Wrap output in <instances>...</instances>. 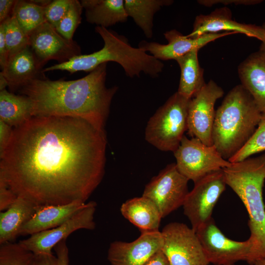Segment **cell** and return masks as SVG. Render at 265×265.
I'll list each match as a JSON object with an SVG mask.
<instances>
[{
    "label": "cell",
    "instance_id": "1",
    "mask_svg": "<svg viewBox=\"0 0 265 265\" xmlns=\"http://www.w3.org/2000/svg\"><path fill=\"white\" fill-rule=\"evenodd\" d=\"M106 144L82 119L33 116L13 129L0 183L37 207L85 203L104 176Z\"/></svg>",
    "mask_w": 265,
    "mask_h": 265
},
{
    "label": "cell",
    "instance_id": "2",
    "mask_svg": "<svg viewBox=\"0 0 265 265\" xmlns=\"http://www.w3.org/2000/svg\"><path fill=\"white\" fill-rule=\"evenodd\" d=\"M107 63L75 80L37 78L21 87V95L33 105V116H59L82 119L105 132L112 99L118 87L106 85Z\"/></svg>",
    "mask_w": 265,
    "mask_h": 265
},
{
    "label": "cell",
    "instance_id": "3",
    "mask_svg": "<svg viewBox=\"0 0 265 265\" xmlns=\"http://www.w3.org/2000/svg\"><path fill=\"white\" fill-rule=\"evenodd\" d=\"M226 185L245 206L249 219L248 238L252 249L247 263L265 259V206L263 189L265 181V153L232 163L223 168Z\"/></svg>",
    "mask_w": 265,
    "mask_h": 265
},
{
    "label": "cell",
    "instance_id": "4",
    "mask_svg": "<svg viewBox=\"0 0 265 265\" xmlns=\"http://www.w3.org/2000/svg\"><path fill=\"white\" fill-rule=\"evenodd\" d=\"M95 31L104 41L102 49L47 67L42 70V73L58 70L71 74L79 71L90 72L100 65L109 61L120 64L126 75L132 78L139 77L141 73L155 78L162 71L164 64L160 60L138 47H132L124 36L100 26H96Z\"/></svg>",
    "mask_w": 265,
    "mask_h": 265
},
{
    "label": "cell",
    "instance_id": "5",
    "mask_svg": "<svg viewBox=\"0 0 265 265\" xmlns=\"http://www.w3.org/2000/svg\"><path fill=\"white\" fill-rule=\"evenodd\" d=\"M262 112L241 84L233 88L215 111L213 144L226 160L248 141L260 122Z\"/></svg>",
    "mask_w": 265,
    "mask_h": 265
},
{
    "label": "cell",
    "instance_id": "6",
    "mask_svg": "<svg viewBox=\"0 0 265 265\" xmlns=\"http://www.w3.org/2000/svg\"><path fill=\"white\" fill-rule=\"evenodd\" d=\"M190 100L178 92L170 96L149 119L145 140L160 151L174 152L187 130Z\"/></svg>",
    "mask_w": 265,
    "mask_h": 265
},
{
    "label": "cell",
    "instance_id": "7",
    "mask_svg": "<svg viewBox=\"0 0 265 265\" xmlns=\"http://www.w3.org/2000/svg\"><path fill=\"white\" fill-rule=\"evenodd\" d=\"M179 171L194 183L212 172L230 166L214 145L208 146L199 139L185 135L173 152Z\"/></svg>",
    "mask_w": 265,
    "mask_h": 265
},
{
    "label": "cell",
    "instance_id": "8",
    "mask_svg": "<svg viewBox=\"0 0 265 265\" xmlns=\"http://www.w3.org/2000/svg\"><path fill=\"white\" fill-rule=\"evenodd\" d=\"M226 186L223 169L210 173L194 183L183 207L191 228L195 232L212 218L213 209Z\"/></svg>",
    "mask_w": 265,
    "mask_h": 265
},
{
    "label": "cell",
    "instance_id": "9",
    "mask_svg": "<svg viewBox=\"0 0 265 265\" xmlns=\"http://www.w3.org/2000/svg\"><path fill=\"white\" fill-rule=\"evenodd\" d=\"M188 181L179 171L175 163H170L146 185L142 196L156 205L163 218L183 206L189 192Z\"/></svg>",
    "mask_w": 265,
    "mask_h": 265
},
{
    "label": "cell",
    "instance_id": "10",
    "mask_svg": "<svg viewBox=\"0 0 265 265\" xmlns=\"http://www.w3.org/2000/svg\"><path fill=\"white\" fill-rule=\"evenodd\" d=\"M162 251L171 265H208L209 262L194 230L186 224L171 222L161 231Z\"/></svg>",
    "mask_w": 265,
    "mask_h": 265
},
{
    "label": "cell",
    "instance_id": "11",
    "mask_svg": "<svg viewBox=\"0 0 265 265\" xmlns=\"http://www.w3.org/2000/svg\"><path fill=\"white\" fill-rule=\"evenodd\" d=\"M210 263L214 265H234L240 261L247 262L252 249L249 239L244 241L226 237L213 218L195 232Z\"/></svg>",
    "mask_w": 265,
    "mask_h": 265
},
{
    "label": "cell",
    "instance_id": "12",
    "mask_svg": "<svg viewBox=\"0 0 265 265\" xmlns=\"http://www.w3.org/2000/svg\"><path fill=\"white\" fill-rule=\"evenodd\" d=\"M224 94L223 89L210 80L190 99L187 115V131L208 146L213 145L212 130L215 115L214 105Z\"/></svg>",
    "mask_w": 265,
    "mask_h": 265
},
{
    "label": "cell",
    "instance_id": "13",
    "mask_svg": "<svg viewBox=\"0 0 265 265\" xmlns=\"http://www.w3.org/2000/svg\"><path fill=\"white\" fill-rule=\"evenodd\" d=\"M97 204L90 201L85 206L66 222L51 229L29 236L19 242L35 255L53 254L54 247L72 233L80 229L93 230L95 228L94 213Z\"/></svg>",
    "mask_w": 265,
    "mask_h": 265
},
{
    "label": "cell",
    "instance_id": "14",
    "mask_svg": "<svg viewBox=\"0 0 265 265\" xmlns=\"http://www.w3.org/2000/svg\"><path fill=\"white\" fill-rule=\"evenodd\" d=\"M28 46L42 67L50 60L62 63L81 55L77 43L63 37L47 21L28 36Z\"/></svg>",
    "mask_w": 265,
    "mask_h": 265
},
{
    "label": "cell",
    "instance_id": "15",
    "mask_svg": "<svg viewBox=\"0 0 265 265\" xmlns=\"http://www.w3.org/2000/svg\"><path fill=\"white\" fill-rule=\"evenodd\" d=\"M236 32H220L205 34L197 38L184 35L176 29H171L164 33L168 43L161 44L156 42L142 41L138 48L159 60H176L194 50H199L208 43Z\"/></svg>",
    "mask_w": 265,
    "mask_h": 265
},
{
    "label": "cell",
    "instance_id": "16",
    "mask_svg": "<svg viewBox=\"0 0 265 265\" xmlns=\"http://www.w3.org/2000/svg\"><path fill=\"white\" fill-rule=\"evenodd\" d=\"M163 242L160 231L141 233L133 241H115L111 243L107 259L111 265H144L162 249Z\"/></svg>",
    "mask_w": 265,
    "mask_h": 265
},
{
    "label": "cell",
    "instance_id": "17",
    "mask_svg": "<svg viewBox=\"0 0 265 265\" xmlns=\"http://www.w3.org/2000/svg\"><path fill=\"white\" fill-rule=\"evenodd\" d=\"M221 31L244 34L262 42L265 40V30L262 26L240 23L234 20L231 10L226 6L217 8L207 15L196 16L193 30L187 36L197 38L206 33Z\"/></svg>",
    "mask_w": 265,
    "mask_h": 265
},
{
    "label": "cell",
    "instance_id": "18",
    "mask_svg": "<svg viewBox=\"0 0 265 265\" xmlns=\"http://www.w3.org/2000/svg\"><path fill=\"white\" fill-rule=\"evenodd\" d=\"M241 84L250 94L262 113L265 112V52L250 54L238 67Z\"/></svg>",
    "mask_w": 265,
    "mask_h": 265
},
{
    "label": "cell",
    "instance_id": "19",
    "mask_svg": "<svg viewBox=\"0 0 265 265\" xmlns=\"http://www.w3.org/2000/svg\"><path fill=\"white\" fill-rule=\"evenodd\" d=\"M86 203L75 202L37 207L32 217L22 227L19 235L30 236L57 227L84 208Z\"/></svg>",
    "mask_w": 265,
    "mask_h": 265
},
{
    "label": "cell",
    "instance_id": "20",
    "mask_svg": "<svg viewBox=\"0 0 265 265\" xmlns=\"http://www.w3.org/2000/svg\"><path fill=\"white\" fill-rule=\"evenodd\" d=\"M42 66L29 47L10 57L1 73L12 91L19 90L29 81L39 78Z\"/></svg>",
    "mask_w": 265,
    "mask_h": 265
},
{
    "label": "cell",
    "instance_id": "21",
    "mask_svg": "<svg viewBox=\"0 0 265 265\" xmlns=\"http://www.w3.org/2000/svg\"><path fill=\"white\" fill-rule=\"evenodd\" d=\"M120 211L141 233L159 231L162 217L158 207L149 198L142 195L128 200L121 205Z\"/></svg>",
    "mask_w": 265,
    "mask_h": 265
},
{
    "label": "cell",
    "instance_id": "22",
    "mask_svg": "<svg viewBox=\"0 0 265 265\" xmlns=\"http://www.w3.org/2000/svg\"><path fill=\"white\" fill-rule=\"evenodd\" d=\"M37 207L30 201L17 197L6 210L0 212V244L11 242L23 225L33 215Z\"/></svg>",
    "mask_w": 265,
    "mask_h": 265
},
{
    "label": "cell",
    "instance_id": "23",
    "mask_svg": "<svg viewBox=\"0 0 265 265\" xmlns=\"http://www.w3.org/2000/svg\"><path fill=\"white\" fill-rule=\"evenodd\" d=\"M87 21L107 28L126 22L128 16L124 0H81Z\"/></svg>",
    "mask_w": 265,
    "mask_h": 265
},
{
    "label": "cell",
    "instance_id": "24",
    "mask_svg": "<svg viewBox=\"0 0 265 265\" xmlns=\"http://www.w3.org/2000/svg\"><path fill=\"white\" fill-rule=\"evenodd\" d=\"M198 50H194L177 58L181 70L178 92L191 99L206 83L204 80V70L198 59Z\"/></svg>",
    "mask_w": 265,
    "mask_h": 265
},
{
    "label": "cell",
    "instance_id": "25",
    "mask_svg": "<svg viewBox=\"0 0 265 265\" xmlns=\"http://www.w3.org/2000/svg\"><path fill=\"white\" fill-rule=\"evenodd\" d=\"M33 116L31 100L24 95H16L6 89L0 91V120L13 128Z\"/></svg>",
    "mask_w": 265,
    "mask_h": 265
},
{
    "label": "cell",
    "instance_id": "26",
    "mask_svg": "<svg viewBox=\"0 0 265 265\" xmlns=\"http://www.w3.org/2000/svg\"><path fill=\"white\" fill-rule=\"evenodd\" d=\"M127 14L131 17L145 36H153L154 16L161 7L173 3L172 0H124Z\"/></svg>",
    "mask_w": 265,
    "mask_h": 265
},
{
    "label": "cell",
    "instance_id": "27",
    "mask_svg": "<svg viewBox=\"0 0 265 265\" xmlns=\"http://www.w3.org/2000/svg\"><path fill=\"white\" fill-rule=\"evenodd\" d=\"M45 8L29 0H16L12 15L29 36L38 26L46 22Z\"/></svg>",
    "mask_w": 265,
    "mask_h": 265
},
{
    "label": "cell",
    "instance_id": "28",
    "mask_svg": "<svg viewBox=\"0 0 265 265\" xmlns=\"http://www.w3.org/2000/svg\"><path fill=\"white\" fill-rule=\"evenodd\" d=\"M35 257L19 242L0 244V265H33Z\"/></svg>",
    "mask_w": 265,
    "mask_h": 265
},
{
    "label": "cell",
    "instance_id": "29",
    "mask_svg": "<svg viewBox=\"0 0 265 265\" xmlns=\"http://www.w3.org/2000/svg\"><path fill=\"white\" fill-rule=\"evenodd\" d=\"M0 24L4 28L9 58L28 46V36L13 15Z\"/></svg>",
    "mask_w": 265,
    "mask_h": 265
},
{
    "label": "cell",
    "instance_id": "30",
    "mask_svg": "<svg viewBox=\"0 0 265 265\" xmlns=\"http://www.w3.org/2000/svg\"><path fill=\"white\" fill-rule=\"evenodd\" d=\"M265 151V112L262 113L258 125L248 141L234 156L228 159L231 163L238 162L251 156Z\"/></svg>",
    "mask_w": 265,
    "mask_h": 265
},
{
    "label": "cell",
    "instance_id": "31",
    "mask_svg": "<svg viewBox=\"0 0 265 265\" xmlns=\"http://www.w3.org/2000/svg\"><path fill=\"white\" fill-rule=\"evenodd\" d=\"M83 7L80 1H73L65 16L56 27L57 31L68 40H73L75 30L81 23Z\"/></svg>",
    "mask_w": 265,
    "mask_h": 265
},
{
    "label": "cell",
    "instance_id": "32",
    "mask_svg": "<svg viewBox=\"0 0 265 265\" xmlns=\"http://www.w3.org/2000/svg\"><path fill=\"white\" fill-rule=\"evenodd\" d=\"M73 0H53L45 8L46 21L56 27L68 11Z\"/></svg>",
    "mask_w": 265,
    "mask_h": 265
},
{
    "label": "cell",
    "instance_id": "33",
    "mask_svg": "<svg viewBox=\"0 0 265 265\" xmlns=\"http://www.w3.org/2000/svg\"><path fill=\"white\" fill-rule=\"evenodd\" d=\"M198 2L204 6L210 7L214 4H222L225 5L230 4L235 5H250L260 3L263 2L262 0H200Z\"/></svg>",
    "mask_w": 265,
    "mask_h": 265
},
{
    "label": "cell",
    "instance_id": "34",
    "mask_svg": "<svg viewBox=\"0 0 265 265\" xmlns=\"http://www.w3.org/2000/svg\"><path fill=\"white\" fill-rule=\"evenodd\" d=\"M17 196L3 183H0V211L7 210L15 201Z\"/></svg>",
    "mask_w": 265,
    "mask_h": 265
},
{
    "label": "cell",
    "instance_id": "35",
    "mask_svg": "<svg viewBox=\"0 0 265 265\" xmlns=\"http://www.w3.org/2000/svg\"><path fill=\"white\" fill-rule=\"evenodd\" d=\"M13 129L12 127L0 120V156L9 143Z\"/></svg>",
    "mask_w": 265,
    "mask_h": 265
},
{
    "label": "cell",
    "instance_id": "36",
    "mask_svg": "<svg viewBox=\"0 0 265 265\" xmlns=\"http://www.w3.org/2000/svg\"><path fill=\"white\" fill-rule=\"evenodd\" d=\"M59 265H69V250L66 239L58 243L53 248Z\"/></svg>",
    "mask_w": 265,
    "mask_h": 265
},
{
    "label": "cell",
    "instance_id": "37",
    "mask_svg": "<svg viewBox=\"0 0 265 265\" xmlns=\"http://www.w3.org/2000/svg\"><path fill=\"white\" fill-rule=\"evenodd\" d=\"M9 58L3 25L0 24V65L1 70L5 67Z\"/></svg>",
    "mask_w": 265,
    "mask_h": 265
},
{
    "label": "cell",
    "instance_id": "38",
    "mask_svg": "<svg viewBox=\"0 0 265 265\" xmlns=\"http://www.w3.org/2000/svg\"><path fill=\"white\" fill-rule=\"evenodd\" d=\"M16 0H0V23H1L10 17Z\"/></svg>",
    "mask_w": 265,
    "mask_h": 265
},
{
    "label": "cell",
    "instance_id": "39",
    "mask_svg": "<svg viewBox=\"0 0 265 265\" xmlns=\"http://www.w3.org/2000/svg\"><path fill=\"white\" fill-rule=\"evenodd\" d=\"M33 265H59L56 256L53 254L35 255Z\"/></svg>",
    "mask_w": 265,
    "mask_h": 265
},
{
    "label": "cell",
    "instance_id": "40",
    "mask_svg": "<svg viewBox=\"0 0 265 265\" xmlns=\"http://www.w3.org/2000/svg\"><path fill=\"white\" fill-rule=\"evenodd\" d=\"M144 265H171L162 250L154 254Z\"/></svg>",
    "mask_w": 265,
    "mask_h": 265
},
{
    "label": "cell",
    "instance_id": "41",
    "mask_svg": "<svg viewBox=\"0 0 265 265\" xmlns=\"http://www.w3.org/2000/svg\"><path fill=\"white\" fill-rule=\"evenodd\" d=\"M29 1L35 4L45 7L52 1L50 0H30Z\"/></svg>",
    "mask_w": 265,
    "mask_h": 265
},
{
    "label": "cell",
    "instance_id": "42",
    "mask_svg": "<svg viewBox=\"0 0 265 265\" xmlns=\"http://www.w3.org/2000/svg\"><path fill=\"white\" fill-rule=\"evenodd\" d=\"M8 86V82L2 75V74L0 73V90L2 91L3 90L6 89V87Z\"/></svg>",
    "mask_w": 265,
    "mask_h": 265
},
{
    "label": "cell",
    "instance_id": "43",
    "mask_svg": "<svg viewBox=\"0 0 265 265\" xmlns=\"http://www.w3.org/2000/svg\"><path fill=\"white\" fill-rule=\"evenodd\" d=\"M262 27L265 30V22L263 24ZM259 51L265 52V40L262 42L260 47Z\"/></svg>",
    "mask_w": 265,
    "mask_h": 265
},
{
    "label": "cell",
    "instance_id": "44",
    "mask_svg": "<svg viewBox=\"0 0 265 265\" xmlns=\"http://www.w3.org/2000/svg\"><path fill=\"white\" fill-rule=\"evenodd\" d=\"M253 265H265V259L257 261Z\"/></svg>",
    "mask_w": 265,
    "mask_h": 265
}]
</instances>
